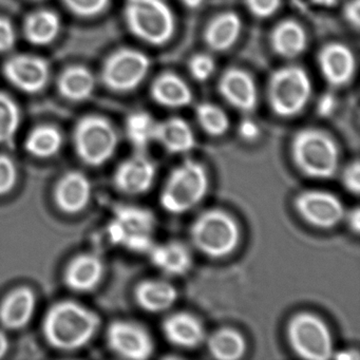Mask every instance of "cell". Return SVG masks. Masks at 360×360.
<instances>
[{
  "mask_svg": "<svg viewBox=\"0 0 360 360\" xmlns=\"http://www.w3.org/2000/svg\"><path fill=\"white\" fill-rule=\"evenodd\" d=\"M136 304L147 313L168 311L178 300L176 286L164 279H145L134 288Z\"/></svg>",
  "mask_w": 360,
  "mask_h": 360,
  "instance_id": "obj_24",
  "label": "cell"
},
{
  "mask_svg": "<svg viewBox=\"0 0 360 360\" xmlns=\"http://www.w3.org/2000/svg\"><path fill=\"white\" fill-rule=\"evenodd\" d=\"M22 123V112L16 101L0 91V145L12 146Z\"/></svg>",
  "mask_w": 360,
  "mask_h": 360,
  "instance_id": "obj_31",
  "label": "cell"
},
{
  "mask_svg": "<svg viewBox=\"0 0 360 360\" xmlns=\"http://www.w3.org/2000/svg\"><path fill=\"white\" fill-rule=\"evenodd\" d=\"M205 343L210 355L219 360L240 359L248 347L243 335L231 328L214 330L206 336Z\"/></svg>",
  "mask_w": 360,
  "mask_h": 360,
  "instance_id": "obj_29",
  "label": "cell"
},
{
  "mask_svg": "<svg viewBox=\"0 0 360 360\" xmlns=\"http://www.w3.org/2000/svg\"><path fill=\"white\" fill-rule=\"evenodd\" d=\"M16 43V31L9 18L0 15V53L13 49Z\"/></svg>",
  "mask_w": 360,
  "mask_h": 360,
  "instance_id": "obj_39",
  "label": "cell"
},
{
  "mask_svg": "<svg viewBox=\"0 0 360 360\" xmlns=\"http://www.w3.org/2000/svg\"><path fill=\"white\" fill-rule=\"evenodd\" d=\"M307 31L295 20H283L275 25L269 34V44L278 56L292 60L304 53L307 48Z\"/></svg>",
  "mask_w": 360,
  "mask_h": 360,
  "instance_id": "obj_25",
  "label": "cell"
},
{
  "mask_svg": "<svg viewBox=\"0 0 360 360\" xmlns=\"http://www.w3.org/2000/svg\"><path fill=\"white\" fill-rule=\"evenodd\" d=\"M9 347V338H8L7 335H6L3 330H0V359L7 355Z\"/></svg>",
  "mask_w": 360,
  "mask_h": 360,
  "instance_id": "obj_44",
  "label": "cell"
},
{
  "mask_svg": "<svg viewBox=\"0 0 360 360\" xmlns=\"http://www.w3.org/2000/svg\"><path fill=\"white\" fill-rule=\"evenodd\" d=\"M220 96L237 110L252 112L258 102L256 82L248 71L231 67L223 71L218 82Z\"/></svg>",
  "mask_w": 360,
  "mask_h": 360,
  "instance_id": "obj_15",
  "label": "cell"
},
{
  "mask_svg": "<svg viewBox=\"0 0 360 360\" xmlns=\"http://www.w3.org/2000/svg\"><path fill=\"white\" fill-rule=\"evenodd\" d=\"M238 134L243 140L255 141L258 139L259 134H260V129H259V126L257 125L256 122L252 121L250 119L243 120L239 124Z\"/></svg>",
  "mask_w": 360,
  "mask_h": 360,
  "instance_id": "obj_41",
  "label": "cell"
},
{
  "mask_svg": "<svg viewBox=\"0 0 360 360\" xmlns=\"http://www.w3.org/2000/svg\"><path fill=\"white\" fill-rule=\"evenodd\" d=\"M290 157L297 169L314 180H330L340 164V150L326 130L307 127L298 130L290 143Z\"/></svg>",
  "mask_w": 360,
  "mask_h": 360,
  "instance_id": "obj_2",
  "label": "cell"
},
{
  "mask_svg": "<svg viewBox=\"0 0 360 360\" xmlns=\"http://www.w3.org/2000/svg\"><path fill=\"white\" fill-rule=\"evenodd\" d=\"M153 142L172 155H184L193 150L197 144L195 132L181 117H169L155 122Z\"/></svg>",
  "mask_w": 360,
  "mask_h": 360,
  "instance_id": "obj_22",
  "label": "cell"
},
{
  "mask_svg": "<svg viewBox=\"0 0 360 360\" xmlns=\"http://www.w3.org/2000/svg\"><path fill=\"white\" fill-rule=\"evenodd\" d=\"M311 1L316 5L323 6V7H330L338 3V0H311Z\"/></svg>",
  "mask_w": 360,
  "mask_h": 360,
  "instance_id": "obj_46",
  "label": "cell"
},
{
  "mask_svg": "<svg viewBox=\"0 0 360 360\" xmlns=\"http://www.w3.org/2000/svg\"><path fill=\"white\" fill-rule=\"evenodd\" d=\"M286 337L297 356L307 360H328L334 340L326 322L315 314L299 311L288 320Z\"/></svg>",
  "mask_w": 360,
  "mask_h": 360,
  "instance_id": "obj_8",
  "label": "cell"
},
{
  "mask_svg": "<svg viewBox=\"0 0 360 360\" xmlns=\"http://www.w3.org/2000/svg\"><path fill=\"white\" fill-rule=\"evenodd\" d=\"M102 320L98 313L73 300L54 303L43 320V334L48 345L58 351L83 349L96 336Z\"/></svg>",
  "mask_w": 360,
  "mask_h": 360,
  "instance_id": "obj_1",
  "label": "cell"
},
{
  "mask_svg": "<svg viewBox=\"0 0 360 360\" xmlns=\"http://www.w3.org/2000/svg\"><path fill=\"white\" fill-rule=\"evenodd\" d=\"M294 208L305 223L323 231L338 226L347 212L337 195L321 189L299 193L294 199Z\"/></svg>",
  "mask_w": 360,
  "mask_h": 360,
  "instance_id": "obj_10",
  "label": "cell"
},
{
  "mask_svg": "<svg viewBox=\"0 0 360 360\" xmlns=\"http://www.w3.org/2000/svg\"><path fill=\"white\" fill-rule=\"evenodd\" d=\"M157 227L155 214L146 207L120 205L107 227L109 239L115 245L123 246L128 238L139 235H153Z\"/></svg>",
  "mask_w": 360,
  "mask_h": 360,
  "instance_id": "obj_14",
  "label": "cell"
},
{
  "mask_svg": "<svg viewBox=\"0 0 360 360\" xmlns=\"http://www.w3.org/2000/svg\"><path fill=\"white\" fill-rule=\"evenodd\" d=\"M155 121L150 113L138 111L126 120V136L139 150H144L153 142Z\"/></svg>",
  "mask_w": 360,
  "mask_h": 360,
  "instance_id": "obj_33",
  "label": "cell"
},
{
  "mask_svg": "<svg viewBox=\"0 0 360 360\" xmlns=\"http://www.w3.org/2000/svg\"><path fill=\"white\" fill-rule=\"evenodd\" d=\"M216 69L212 56L207 53L195 54L188 62V70L191 77L198 82H205L212 77Z\"/></svg>",
  "mask_w": 360,
  "mask_h": 360,
  "instance_id": "obj_35",
  "label": "cell"
},
{
  "mask_svg": "<svg viewBox=\"0 0 360 360\" xmlns=\"http://www.w3.org/2000/svg\"><path fill=\"white\" fill-rule=\"evenodd\" d=\"M241 31V18L236 12H221L206 25L203 41L212 51L225 52L237 43Z\"/></svg>",
  "mask_w": 360,
  "mask_h": 360,
  "instance_id": "obj_23",
  "label": "cell"
},
{
  "mask_svg": "<svg viewBox=\"0 0 360 360\" xmlns=\"http://www.w3.org/2000/svg\"><path fill=\"white\" fill-rule=\"evenodd\" d=\"M311 96V79L302 67H281L269 77L266 98L269 108L277 117H296L304 110Z\"/></svg>",
  "mask_w": 360,
  "mask_h": 360,
  "instance_id": "obj_6",
  "label": "cell"
},
{
  "mask_svg": "<svg viewBox=\"0 0 360 360\" xmlns=\"http://www.w3.org/2000/svg\"><path fill=\"white\" fill-rule=\"evenodd\" d=\"M56 85L63 98L71 102H83L94 94L96 79L94 72L87 67L72 65L60 72Z\"/></svg>",
  "mask_w": 360,
  "mask_h": 360,
  "instance_id": "obj_27",
  "label": "cell"
},
{
  "mask_svg": "<svg viewBox=\"0 0 360 360\" xmlns=\"http://www.w3.org/2000/svg\"><path fill=\"white\" fill-rule=\"evenodd\" d=\"M3 75L20 91L37 94L49 83L51 70L45 58L35 54L20 53L10 56L4 63Z\"/></svg>",
  "mask_w": 360,
  "mask_h": 360,
  "instance_id": "obj_12",
  "label": "cell"
},
{
  "mask_svg": "<svg viewBox=\"0 0 360 360\" xmlns=\"http://www.w3.org/2000/svg\"><path fill=\"white\" fill-rule=\"evenodd\" d=\"M338 360H358L360 358L359 353L356 349H345L333 354V357Z\"/></svg>",
  "mask_w": 360,
  "mask_h": 360,
  "instance_id": "obj_43",
  "label": "cell"
},
{
  "mask_svg": "<svg viewBox=\"0 0 360 360\" xmlns=\"http://www.w3.org/2000/svg\"><path fill=\"white\" fill-rule=\"evenodd\" d=\"M92 195L89 178L79 170L66 172L54 188V201L58 210L65 214H75L83 212Z\"/></svg>",
  "mask_w": 360,
  "mask_h": 360,
  "instance_id": "obj_18",
  "label": "cell"
},
{
  "mask_svg": "<svg viewBox=\"0 0 360 360\" xmlns=\"http://www.w3.org/2000/svg\"><path fill=\"white\" fill-rule=\"evenodd\" d=\"M347 226L354 235H359L360 231V210L358 206L352 208L349 212H345V216Z\"/></svg>",
  "mask_w": 360,
  "mask_h": 360,
  "instance_id": "obj_42",
  "label": "cell"
},
{
  "mask_svg": "<svg viewBox=\"0 0 360 360\" xmlns=\"http://www.w3.org/2000/svg\"><path fill=\"white\" fill-rule=\"evenodd\" d=\"M73 145L83 163L91 167H100L110 161L117 151L119 134L107 117L86 115L75 125Z\"/></svg>",
  "mask_w": 360,
  "mask_h": 360,
  "instance_id": "obj_7",
  "label": "cell"
},
{
  "mask_svg": "<svg viewBox=\"0 0 360 360\" xmlns=\"http://www.w3.org/2000/svg\"><path fill=\"white\" fill-rule=\"evenodd\" d=\"M161 328L164 338L179 349H197L207 336L201 319L188 311L170 314L162 322Z\"/></svg>",
  "mask_w": 360,
  "mask_h": 360,
  "instance_id": "obj_17",
  "label": "cell"
},
{
  "mask_svg": "<svg viewBox=\"0 0 360 360\" xmlns=\"http://www.w3.org/2000/svg\"><path fill=\"white\" fill-rule=\"evenodd\" d=\"M150 60L140 50L120 48L105 60L102 67L103 84L111 91H134L146 79Z\"/></svg>",
  "mask_w": 360,
  "mask_h": 360,
  "instance_id": "obj_9",
  "label": "cell"
},
{
  "mask_svg": "<svg viewBox=\"0 0 360 360\" xmlns=\"http://www.w3.org/2000/svg\"><path fill=\"white\" fill-rule=\"evenodd\" d=\"M180 1L185 7L189 8V9H195V8L200 7L202 3H203V0H180Z\"/></svg>",
  "mask_w": 360,
  "mask_h": 360,
  "instance_id": "obj_45",
  "label": "cell"
},
{
  "mask_svg": "<svg viewBox=\"0 0 360 360\" xmlns=\"http://www.w3.org/2000/svg\"><path fill=\"white\" fill-rule=\"evenodd\" d=\"M147 255L155 269L172 277H182L193 267L191 248L179 240L153 244Z\"/></svg>",
  "mask_w": 360,
  "mask_h": 360,
  "instance_id": "obj_20",
  "label": "cell"
},
{
  "mask_svg": "<svg viewBox=\"0 0 360 360\" xmlns=\"http://www.w3.org/2000/svg\"><path fill=\"white\" fill-rule=\"evenodd\" d=\"M104 274L105 265L100 257L94 254L79 255L65 269V285L73 292H92L102 281Z\"/></svg>",
  "mask_w": 360,
  "mask_h": 360,
  "instance_id": "obj_19",
  "label": "cell"
},
{
  "mask_svg": "<svg viewBox=\"0 0 360 360\" xmlns=\"http://www.w3.org/2000/svg\"><path fill=\"white\" fill-rule=\"evenodd\" d=\"M158 167L155 162L142 153L122 161L113 174V184L120 193L141 195L155 184Z\"/></svg>",
  "mask_w": 360,
  "mask_h": 360,
  "instance_id": "obj_13",
  "label": "cell"
},
{
  "mask_svg": "<svg viewBox=\"0 0 360 360\" xmlns=\"http://www.w3.org/2000/svg\"><path fill=\"white\" fill-rule=\"evenodd\" d=\"M195 119L201 129L212 138L224 136L231 126L227 113L218 105L210 102L198 105Z\"/></svg>",
  "mask_w": 360,
  "mask_h": 360,
  "instance_id": "obj_32",
  "label": "cell"
},
{
  "mask_svg": "<svg viewBox=\"0 0 360 360\" xmlns=\"http://www.w3.org/2000/svg\"><path fill=\"white\" fill-rule=\"evenodd\" d=\"M109 349L129 360L149 359L155 353V340L142 324L131 320H115L107 328Z\"/></svg>",
  "mask_w": 360,
  "mask_h": 360,
  "instance_id": "obj_11",
  "label": "cell"
},
{
  "mask_svg": "<svg viewBox=\"0 0 360 360\" xmlns=\"http://www.w3.org/2000/svg\"><path fill=\"white\" fill-rule=\"evenodd\" d=\"M210 180L203 164L185 159L168 174L160 193V205L168 214H186L203 201Z\"/></svg>",
  "mask_w": 360,
  "mask_h": 360,
  "instance_id": "obj_4",
  "label": "cell"
},
{
  "mask_svg": "<svg viewBox=\"0 0 360 360\" xmlns=\"http://www.w3.org/2000/svg\"><path fill=\"white\" fill-rule=\"evenodd\" d=\"M343 18L354 30L358 31L360 26V0H347L343 7Z\"/></svg>",
  "mask_w": 360,
  "mask_h": 360,
  "instance_id": "obj_40",
  "label": "cell"
},
{
  "mask_svg": "<svg viewBox=\"0 0 360 360\" xmlns=\"http://www.w3.org/2000/svg\"><path fill=\"white\" fill-rule=\"evenodd\" d=\"M18 167L9 155L0 153V197L11 193L18 182Z\"/></svg>",
  "mask_w": 360,
  "mask_h": 360,
  "instance_id": "obj_36",
  "label": "cell"
},
{
  "mask_svg": "<svg viewBox=\"0 0 360 360\" xmlns=\"http://www.w3.org/2000/svg\"><path fill=\"white\" fill-rule=\"evenodd\" d=\"M317 63L322 77L333 87L347 85L355 75V56L345 44L333 41L322 46Z\"/></svg>",
  "mask_w": 360,
  "mask_h": 360,
  "instance_id": "obj_16",
  "label": "cell"
},
{
  "mask_svg": "<svg viewBox=\"0 0 360 360\" xmlns=\"http://www.w3.org/2000/svg\"><path fill=\"white\" fill-rule=\"evenodd\" d=\"M193 248L204 256L221 259L235 252L241 239L236 219L226 210L210 208L195 217L189 227Z\"/></svg>",
  "mask_w": 360,
  "mask_h": 360,
  "instance_id": "obj_3",
  "label": "cell"
},
{
  "mask_svg": "<svg viewBox=\"0 0 360 360\" xmlns=\"http://www.w3.org/2000/svg\"><path fill=\"white\" fill-rule=\"evenodd\" d=\"M250 13L258 18H269L279 10L281 0H244Z\"/></svg>",
  "mask_w": 360,
  "mask_h": 360,
  "instance_id": "obj_37",
  "label": "cell"
},
{
  "mask_svg": "<svg viewBox=\"0 0 360 360\" xmlns=\"http://www.w3.org/2000/svg\"><path fill=\"white\" fill-rule=\"evenodd\" d=\"M37 304V295L30 288H15L0 304V323L8 330L24 328L32 320Z\"/></svg>",
  "mask_w": 360,
  "mask_h": 360,
  "instance_id": "obj_21",
  "label": "cell"
},
{
  "mask_svg": "<svg viewBox=\"0 0 360 360\" xmlns=\"http://www.w3.org/2000/svg\"><path fill=\"white\" fill-rule=\"evenodd\" d=\"M341 183L351 195H358L360 191V164L358 160L345 166L341 174Z\"/></svg>",
  "mask_w": 360,
  "mask_h": 360,
  "instance_id": "obj_38",
  "label": "cell"
},
{
  "mask_svg": "<svg viewBox=\"0 0 360 360\" xmlns=\"http://www.w3.org/2000/svg\"><path fill=\"white\" fill-rule=\"evenodd\" d=\"M124 18L130 32L149 45H165L176 30L174 13L165 0H126Z\"/></svg>",
  "mask_w": 360,
  "mask_h": 360,
  "instance_id": "obj_5",
  "label": "cell"
},
{
  "mask_svg": "<svg viewBox=\"0 0 360 360\" xmlns=\"http://www.w3.org/2000/svg\"><path fill=\"white\" fill-rule=\"evenodd\" d=\"M64 144L62 131L53 125H39L31 130L25 149L37 159H49L60 153Z\"/></svg>",
  "mask_w": 360,
  "mask_h": 360,
  "instance_id": "obj_30",
  "label": "cell"
},
{
  "mask_svg": "<svg viewBox=\"0 0 360 360\" xmlns=\"http://www.w3.org/2000/svg\"><path fill=\"white\" fill-rule=\"evenodd\" d=\"M60 29L62 20L58 14L52 10H37L25 18L24 35L32 45H50L60 34Z\"/></svg>",
  "mask_w": 360,
  "mask_h": 360,
  "instance_id": "obj_28",
  "label": "cell"
},
{
  "mask_svg": "<svg viewBox=\"0 0 360 360\" xmlns=\"http://www.w3.org/2000/svg\"><path fill=\"white\" fill-rule=\"evenodd\" d=\"M150 96L153 102L165 108H182L193 101V92L186 82L170 71H164L153 79Z\"/></svg>",
  "mask_w": 360,
  "mask_h": 360,
  "instance_id": "obj_26",
  "label": "cell"
},
{
  "mask_svg": "<svg viewBox=\"0 0 360 360\" xmlns=\"http://www.w3.org/2000/svg\"><path fill=\"white\" fill-rule=\"evenodd\" d=\"M67 10L83 18H96L108 8L110 0H60Z\"/></svg>",
  "mask_w": 360,
  "mask_h": 360,
  "instance_id": "obj_34",
  "label": "cell"
},
{
  "mask_svg": "<svg viewBox=\"0 0 360 360\" xmlns=\"http://www.w3.org/2000/svg\"><path fill=\"white\" fill-rule=\"evenodd\" d=\"M33 1H41V0H33Z\"/></svg>",
  "mask_w": 360,
  "mask_h": 360,
  "instance_id": "obj_47",
  "label": "cell"
}]
</instances>
